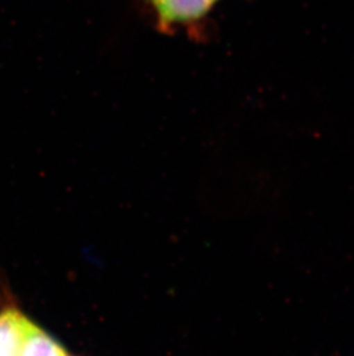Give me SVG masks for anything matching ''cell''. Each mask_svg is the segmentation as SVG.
I'll list each match as a JSON object with an SVG mask.
<instances>
[{"label": "cell", "mask_w": 354, "mask_h": 356, "mask_svg": "<svg viewBox=\"0 0 354 356\" xmlns=\"http://www.w3.org/2000/svg\"><path fill=\"white\" fill-rule=\"evenodd\" d=\"M17 356H71L45 330L28 319L17 347Z\"/></svg>", "instance_id": "1"}, {"label": "cell", "mask_w": 354, "mask_h": 356, "mask_svg": "<svg viewBox=\"0 0 354 356\" xmlns=\"http://www.w3.org/2000/svg\"><path fill=\"white\" fill-rule=\"evenodd\" d=\"M158 15L166 24L196 20L208 13L217 0H152Z\"/></svg>", "instance_id": "2"}, {"label": "cell", "mask_w": 354, "mask_h": 356, "mask_svg": "<svg viewBox=\"0 0 354 356\" xmlns=\"http://www.w3.org/2000/svg\"><path fill=\"white\" fill-rule=\"evenodd\" d=\"M17 347H19V346H17ZM14 356H17V353H15V355H14Z\"/></svg>", "instance_id": "3"}]
</instances>
